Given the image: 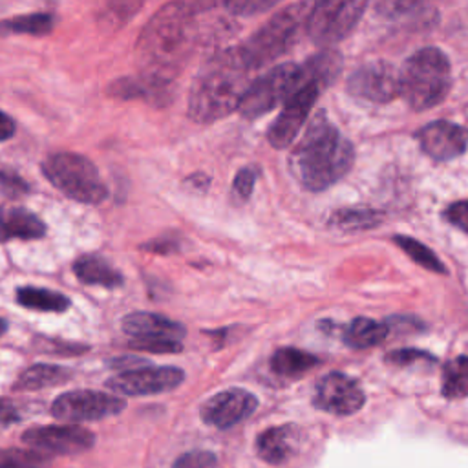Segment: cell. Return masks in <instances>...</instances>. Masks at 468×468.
I'll list each match as a JSON object with an SVG mask.
<instances>
[{
    "label": "cell",
    "mask_w": 468,
    "mask_h": 468,
    "mask_svg": "<svg viewBox=\"0 0 468 468\" xmlns=\"http://www.w3.org/2000/svg\"><path fill=\"white\" fill-rule=\"evenodd\" d=\"M128 347L135 351H150V353H179L183 349L181 340L172 338H132Z\"/></svg>",
    "instance_id": "cell-31"
},
{
    "label": "cell",
    "mask_w": 468,
    "mask_h": 468,
    "mask_svg": "<svg viewBox=\"0 0 468 468\" xmlns=\"http://www.w3.org/2000/svg\"><path fill=\"white\" fill-rule=\"evenodd\" d=\"M355 161L353 144L318 112L289 157L291 172L307 190H324L340 181Z\"/></svg>",
    "instance_id": "cell-1"
},
{
    "label": "cell",
    "mask_w": 468,
    "mask_h": 468,
    "mask_svg": "<svg viewBox=\"0 0 468 468\" xmlns=\"http://www.w3.org/2000/svg\"><path fill=\"white\" fill-rule=\"evenodd\" d=\"M400 95L413 110H430L448 93L450 60L437 48H422L406 58L400 73Z\"/></svg>",
    "instance_id": "cell-4"
},
{
    "label": "cell",
    "mask_w": 468,
    "mask_h": 468,
    "mask_svg": "<svg viewBox=\"0 0 468 468\" xmlns=\"http://www.w3.org/2000/svg\"><path fill=\"white\" fill-rule=\"evenodd\" d=\"M272 2H249V0H239V2H230V4H225V7H229L232 13L236 15H252L254 11H263L267 7H271Z\"/></svg>",
    "instance_id": "cell-38"
},
{
    "label": "cell",
    "mask_w": 468,
    "mask_h": 468,
    "mask_svg": "<svg viewBox=\"0 0 468 468\" xmlns=\"http://www.w3.org/2000/svg\"><path fill=\"white\" fill-rule=\"evenodd\" d=\"M216 463V455L205 450H194L179 455L174 463V468H210Z\"/></svg>",
    "instance_id": "cell-33"
},
{
    "label": "cell",
    "mask_w": 468,
    "mask_h": 468,
    "mask_svg": "<svg viewBox=\"0 0 468 468\" xmlns=\"http://www.w3.org/2000/svg\"><path fill=\"white\" fill-rule=\"evenodd\" d=\"M307 71L296 64H280L269 73L249 84L247 91L239 101V113L247 119H256L272 110L282 101L285 102L305 80Z\"/></svg>",
    "instance_id": "cell-6"
},
{
    "label": "cell",
    "mask_w": 468,
    "mask_h": 468,
    "mask_svg": "<svg viewBox=\"0 0 468 468\" xmlns=\"http://www.w3.org/2000/svg\"><path fill=\"white\" fill-rule=\"evenodd\" d=\"M192 5H165L144 27L139 38V53L154 68H172L192 44Z\"/></svg>",
    "instance_id": "cell-3"
},
{
    "label": "cell",
    "mask_w": 468,
    "mask_h": 468,
    "mask_svg": "<svg viewBox=\"0 0 468 468\" xmlns=\"http://www.w3.org/2000/svg\"><path fill=\"white\" fill-rule=\"evenodd\" d=\"M364 402L366 395L360 384L353 377L338 371L322 377L313 397V404L318 410L340 417L356 413L362 410Z\"/></svg>",
    "instance_id": "cell-13"
},
{
    "label": "cell",
    "mask_w": 468,
    "mask_h": 468,
    "mask_svg": "<svg viewBox=\"0 0 468 468\" xmlns=\"http://www.w3.org/2000/svg\"><path fill=\"white\" fill-rule=\"evenodd\" d=\"M393 241L419 265H422L424 269L428 271H433V272H439V274H444L446 272V267L442 265V261L437 258L435 252H431L424 243L410 238V236H395Z\"/></svg>",
    "instance_id": "cell-29"
},
{
    "label": "cell",
    "mask_w": 468,
    "mask_h": 468,
    "mask_svg": "<svg viewBox=\"0 0 468 468\" xmlns=\"http://www.w3.org/2000/svg\"><path fill=\"white\" fill-rule=\"evenodd\" d=\"M75 276L88 285H102L106 289H115L122 285V274L112 267V263L97 254L80 256L73 263Z\"/></svg>",
    "instance_id": "cell-20"
},
{
    "label": "cell",
    "mask_w": 468,
    "mask_h": 468,
    "mask_svg": "<svg viewBox=\"0 0 468 468\" xmlns=\"http://www.w3.org/2000/svg\"><path fill=\"white\" fill-rule=\"evenodd\" d=\"M300 437V428L294 424L267 428L256 439V453L269 464H283L298 452Z\"/></svg>",
    "instance_id": "cell-17"
},
{
    "label": "cell",
    "mask_w": 468,
    "mask_h": 468,
    "mask_svg": "<svg viewBox=\"0 0 468 468\" xmlns=\"http://www.w3.org/2000/svg\"><path fill=\"white\" fill-rule=\"evenodd\" d=\"M22 442L37 452L71 455L90 450L95 444V435L79 424H49L26 430Z\"/></svg>",
    "instance_id": "cell-12"
},
{
    "label": "cell",
    "mask_w": 468,
    "mask_h": 468,
    "mask_svg": "<svg viewBox=\"0 0 468 468\" xmlns=\"http://www.w3.org/2000/svg\"><path fill=\"white\" fill-rule=\"evenodd\" d=\"M420 148L437 161H452L468 146V128L450 121H435L417 133Z\"/></svg>",
    "instance_id": "cell-16"
},
{
    "label": "cell",
    "mask_w": 468,
    "mask_h": 468,
    "mask_svg": "<svg viewBox=\"0 0 468 468\" xmlns=\"http://www.w3.org/2000/svg\"><path fill=\"white\" fill-rule=\"evenodd\" d=\"M185 378L183 369L174 366H143L135 369H124L122 373L106 380V388L117 395L143 397L165 393L177 388Z\"/></svg>",
    "instance_id": "cell-10"
},
{
    "label": "cell",
    "mask_w": 468,
    "mask_h": 468,
    "mask_svg": "<svg viewBox=\"0 0 468 468\" xmlns=\"http://www.w3.org/2000/svg\"><path fill=\"white\" fill-rule=\"evenodd\" d=\"M20 417H18V411H16L15 404L11 400L0 399V424H13Z\"/></svg>",
    "instance_id": "cell-39"
},
{
    "label": "cell",
    "mask_w": 468,
    "mask_h": 468,
    "mask_svg": "<svg viewBox=\"0 0 468 468\" xmlns=\"http://www.w3.org/2000/svg\"><path fill=\"white\" fill-rule=\"evenodd\" d=\"M388 336V324L371 318H355L342 329V340L355 349L378 346Z\"/></svg>",
    "instance_id": "cell-21"
},
{
    "label": "cell",
    "mask_w": 468,
    "mask_h": 468,
    "mask_svg": "<svg viewBox=\"0 0 468 468\" xmlns=\"http://www.w3.org/2000/svg\"><path fill=\"white\" fill-rule=\"evenodd\" d=\"M382 212L375 208H340L329 218V225L338 230L355 232L377 227L382 223Z\"/></svg>",
    "instance_id": "cell-25"
},
{
    "label": "cell",
    "mask_w": 468,
    "mask_h": 468,
    "mask_svg": "<svg viewBox=\"0 0 468 468\" xmlns=\"http://www.w3.org/2000/svg\"><path fill=\"white\" fill-rule=\"evenodd\" d=\"M55 26V16L51 13H31L20 15L11 20L0 22V37L13 33H29V35H44L49 33Z\"/></svg>",
    "instance_id": "cell-28"
},
{
    "label": "cell",
    "mask_w": 468,
    "mask_h": 468,
    "mask_svg": "<svg viewBox=\"0 0 468 468\" xmlns=\"http://www.w3.org/2000/svg\"><path fill=\"white\" fill-rule=\"evenodd\" d=\"M122 331L133 338H172L181 340L185 325L155 313H132L122 318Z\"/></svg>",
    "instance_id": "cell-18"
},
{
    "label": "cell",
    "mask_w": 468,
    "mask_h": 468,
    "mask_svg": "<svg viewBox=\"0 0 468 468\" xmlns=\"http://www.w3.org/2000/svg\"><path fill=\"white\" fill-rule=\"evenodd\" d=\"M46 234V225L22 207H5L0 210V241L38 239Z\"/></svg>",
    "instance_id": "cell-19"
},
{
    "label": "cell",
    "mask_w": 468,
    "mask_h": 468,
    "mask_svg": "<svg viewBox=\"0 0 468 468\" xmlns=\"http://www.w3.org/2000/svg\"><path fill=\"white\" fill-rule=\"evenodd\" d=\"M347 86L355 97L373 102H388L400 95L399 73L388 62H369L362 66L349 77Z\"/></svg>",
    "instance_id": "cell-15"
},
{
    "label": "cell",
    "mask_w": 468,
    "mask_h": 468,
    "mask_svg": "<svg viewBox=\"0 0 468 468\" xmlns=\"http://www.w3.org/2000/svg\"><path fill=\"white\" fill-rule=\"evenodd\" d=\"M441 391L452 400L468 397V356H455L444 366Z\"/></svg>",
    "instance_id": "cell-27"
},
{
    "label": "cell",
    "mask_w": 468,
    "mask_h": 468,
    "mask_svg": "<svg viewBox=\"0 0 468 468\" xmlns=\"http://www.w3.org/2000/svg\"><path fill=\"white\" fill-rule=\"evenodd\" d=\"M71 378V371L62 366H51V364H37L33 367H27L18 380L15 382L16 391H33L42 389L57 384H64Z\"/></svg>",
    "instance_id": "cell-22"
},
{
    "label": "cell",
    "mask_w": 468,
    "mask_h": 468,
    "mask_svg": "<svg viewBox=\"0 0 468 468\" xmlns=\"http://www.w3.org/2000/svg\"><path fill=\"white\" fill-rule=\"evenodd\" d=\"M444 218L453 227L468 232V199L455 201L444 210Z\"/></svg>",
    "instance_id": "cell-34"
},
{
    "label": "cell",
    "mask_w": 468,
    "mask_h": 468,
    "mask_svg": "<svg viewBox=\"0 0 468 468\" xmlns=\"http://www.w3.org/2000/svg\"><path fill=\"white\" fill-rule=\"evenodd\" d=\"M258 408V399L241 388H229L212 395L201 406V419L208 426L227 430L245 420Z\"/></svg>",
    "instance_id": "cell-14"
},
{
    "label": "cell",
    "mask_w": 468,
    "mask_h": 468,
    "mask_svg": "<svg viewBox=\"0 0 468 468\" xmlns=\"http://www.w3.org/2000/svg\"><path fill=\"white\" fill-rule=\"evenodd\" d=\"M48 457L31 448H2L0 468H46Z\"/></svg>",
    "instance_id": "cell-30"
},
{
    "label": "cell",
    "mask_w": 468,
    "mask_h": 468,
    "mask_svg": "<svg viewBox=\"0 0 468 468\" xmlns=\"http://www.w3.org/2000/svg\"><path fill=\"white\" fill-rule=\"evenodd\" d=\"M249 71L239 49L214 57L192 84L188 115L197 122H212L238 110L249 88Z\"/></svg>",
    "instance_id": "cell-2"
},
{
    "label": "cell",
    "mask_w": 468,
    "mask_h": 468,
    "mask_svg": "<svg viewBox=\"0 0 468 468\" xmlns=\"http://www.w3.org/2000/svg\"><path fill=\"white\" fill-rule=\"evenodd\" d=\"M0 185H2V188H4L5 194L15 196V197L27 192L26 181H24L20 176H16L15 172L2 170V172H0Z\"/></svg>",
    "instance_id": "cell-37"
},
{
    "label": "cell",
    "mask_w": 468,
    "mask_h": 468,
    "mask_svg": "<svg viewBox=\"0 0 468 468\" xmlns=\"http://www.w3.org/2000/svg\"><path fill=\"white\" fill-rule=\"evenodd\" d=\"M124 399L95 389H73L58 395L51 404V415L66 422L99 420L121 413Z\"/></svg>",
    "instance_id": "cell-9"
},
{
    "label": "cell",
    "mask_w": 468,
    "mask_h": 468,
    "mask_svg": "<svg viewBox=\"0 0 468 468\" xmlns=\"http://www.w3.org/2000/svg\"><path fill=\"white\" fill-rule=\"evenodd\" d=\"M16 302L22 307L48 313H62L69 307V298L62 292L40 289V287H20L16 291Z\"/></svg>",
    "instance_id": "cell-24"
},
{
    "label": "cell",
    "mask_w": 468,
    "mask_h": 468,
    "mask_svg": "<svg viewBox=\"0 0 468 468\" xmlns=\"http://www.w3.org/2000/svg\"><path fill=\"white\" fill-rule=\"evenodd\" d=\"M13 133H15L13 119L7 113L0 112V141H5L9 137H13Z\"/></svg>",
    "instance_id": "cell-40"
},
{
    "label": "cell",
    "mask_w": 468,
    "mask_h": 468,
    "mask_svg": "<svg viewBox=\"0 0 468 468\" xmlns=\"http://www.w3.org/2000/svg\"><path fill=\"white\" fill-rule=\"evenodd\" d=\"M40 353H55V355H80L86 351L84 346L79 344H69L64 340H55V338H46V336H38L33 342Z\"/></svg>",
    "instance_id": "cell-32"
},
{
    "label": "cell",
    "mask_w": 468,
    "mask_h": 468,
    "mask_svg": "<svg viewBox=\"0 0 468 468\" xmlns=\"http://www.w3.org/2000/svg\"><path fill=\"white\" fill-rule=\"evenodd\" d=\"M7 331V322L4 318H0V336Z\"/></svg>",
    "instance_id": "cell-41"
},
{
    "label": "cell",
    "mask_w": 468,
    "mask_h": 468,
    "mask_svg": "<svg viewBox=\"0 0 468 468\" xmlns=\"http://www.w3.org/2000/svg\"><path fill=\"white\" fill-rule=\"evenodd\" d=\"M309 77V75H307ZM320 93V84L311 77L283 102V110L269 126L267 139L274 148H287L303 126Z\"/></svg>",
    "instance_id": "cell-11"
},
{
    "label": "cell",
    "mask_w": 468,
    "mask_h": 468,
    "mask_svg": "<svg viewBox=\"0 0 468 468\" xmlns=\"http://www.w3.org/2000/svg\"><path fill=\"white\" fill-rule=\"evenodd\" d=\"M318 362L320 358L313 353L294 347H280L271 358V369L282 377H298L314 367Z\"/></svg>",
    "instance_id": "cell-23"
},
{
    "label": "cell",
    "mask_w": 468,
    "mask_h": 468,
    "mask_svg": "<svg viewBox=\"0 0 468 468\" xmlns=\"http://www.w3.org/2000/svg\"><path fill=\"white\" fill-rule=\"evenodd\" d=\"M110 95L121 97V99H133V97H143V99H152L163 93V79L150 75V77H141V79H119L108 88Z\"/></svg>",
    "instance_id": "cell-26"
},
{
    "label": "cell",
    "mask_w": 468,
    "mask_h": 468,
    "mask_svg": "<svg viewBox=\"0 0 468 468\" xmlns=\"http://www.w3.org/2000/svg\"><path fill=\"white\" fill-rule=\"evenodd\" d=\"M307 7V4H294L285 7L271 20H267L241 48H238L250 69L263 66L289 46Z\"/></svg>",
    "instance_id": "cell-7"
},
{
    "label": "cell",
    "mask_w": 468,
    "mask_h": 468,
    "mask_svg": "<svg viewBox=\"0 0 468 468\" xmlns=\"http://www.w3.org/2000/svg\"><path fill=\"white\" fill-rule=\"evenodd\" d=\"M42 172L53 186L75 201L97 205L108 197L97 166L80 154H53L42 163Z\"/></svg>",
    "instance_id": "cell-5"
},
{
    "label": "cell",
    "mask_w": 468,
    "mask_h": 468,
    "mask_svg": "<svg viewBox=\"0 0 468 468\" xmlns=\"http://www.w3.org/2000/svg\"><path fill=\"white\" fill-rule=\"evenodd\" d=\"M413 360H428V362L431 360L433 362L435 358L431 355L420 351V349H397V351H393L386 356V362H391V364H397V366H406Z\"/></svg>",
    "instance_id": "cell-36"
},
{
    "label": "cell",
    "mask_w": 468,
    "mask_h": 468,
    "mask_svg": "<svg viewBox=\"0 0 468 468\" xmlns=\"http://www.w3.org/2000/svg\"><path fill=\"white\" fill-rule=\"evenodd\" d=\"M366 2H320L311 7L305 27L307 35L316 44H333L344 38L360 20Z\"/></svg>",
    "instance_id": "cell-8"
},
{
    "label": "cell",
    "mask_w": 468,
    "mask_h": 468,
    "mask_svg": "<svg viewBox=\"0 0 468 468\" xmlns=\"http://www.w3.org/2000/svg\"><path fill=\"white\" fill-rule=\"evenodd\" d=\"M254 181H256V170L252 166H245L238 172L236 179H234V192L241 197V199H247L252 192V186H254Z\"/></svg>",
    "instance_id": "cell-35"
}]
</instances>
